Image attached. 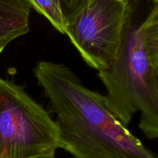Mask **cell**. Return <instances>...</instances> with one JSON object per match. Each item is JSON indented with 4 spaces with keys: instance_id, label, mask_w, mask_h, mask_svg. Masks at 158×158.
Masks as SVG:
<instances>
[{
    "instance_id": "obj_1",
    "label": "cell",
    "mask_w": 158,
    "mask_h": 158,
    "mask_svg": "<svg viewBox=\"0 0 158 158\" xmlns=\"http://www.w3.org/2000/svg\"><path fill=\"white\" fill-rule=\"evenodd\" d=\"M34 75L56 115L59 148L72 158H157L67 66L40 61Z\"/></svg>"
},
{
    "instance_id": "obj_2",
    "label": "cell",
    "mask_w": 158,
    "mask_h": 158,
    "mask_svg": "<svg viewBox=\"0 0 158 158\" xmlns=\"http://www.w3.org/2000/svg\"><path fill=\"white\" fill-rule=\"evenodd\" d=\"M106 106L124 127L140 113L139 127L148 139L158 137V0L140 15L131 4L117 56L99 71Z\"/></svg>"
},
{
    "instance_id": "obj_3",
    "label": "cell",
    "mask_w": 158,
    "mask_h": 158,
    "mask_svg": "<svg viewBox=\"0 0 158 158\" xmlns=\"http://www.w3.org/2000/svg\"><path fill=\"white\" fill-rule=\"evenodd\" d=\"M59 131L24 88L0 77V158H33L56 152Z\"/></svg>"
},
{
    "instance_id": "obj_4",
    "label": "cell",
    "mask_w": 158,
    "mask_h": 158,
    "mask_svg": "<svg viewBox=\"0 0 158 158\" xmlns=\"http://www.w3.org/2000/svg\"><path fill=\"white\" fill-rule=\"evenodd\" d=\"M130 6L127 0H89L67 22L65 34L97 72L107 69L117 56Z\"/></svg>"
},
{
    "instance_id": "obj_5",
    "label": "cell",
    "mask_w": 158,
    "mask_h": 158,
    "mask_svg": "<svg viewBox=\"0 0 158 158\" xmlns=\"http://www.w3.org/2000/svg\"><path fill=\"white\" fill-rule=\"evenodd\" d=\"M31 8L28 0H0V42L29 32Z\"/></svg>"
},
{
    "instance_id": "obj_6",
    "label": "cell",
    "mask_w": 158,
    "mask_h": 158,
    "mask_svg": "<svg viewBox=\"0 0 158 158\" xmlns=\"http://www.w3.org/2000/svg\"><path fill=\"white\" fill-rule=\"evenodd\" d=\"M31 7L46 17L54 28L61 33L66 32L67 21L60 0H28Z\"/></svg>"
},
{
    "instance_id": "obj_7",
    "label": "cell",
    "mask_w": 158,
    "mask_h": 158,
    "mask_svg": "<svg viewBox=\"0 0 158 158\" xmlns=\"http://www.w3.org/2000/svg\"><path fill=\"white\" fill-rule=\"evenodd\" d=\"M66 21L72 19L89 0H60Z\"/></svg>"
},
{
    "instance_id": "obj_8",
    "label": "cell",
    "mask_w": 158,
    "mask_h": 158,
    "mask_svg": "<svg viewBox=\"0 0 158 158\" xmlns=\"http://www.w3.org/2000/svg\"><path fill=\"white\" fill-rule=\"evenodd\" d=\"M55 153L56 152H51L49 154H43V155L39 156V157H33V158H55Z\"/></svg>"
},
{
    "instance_id": "obj_9",
    "label": "cell",
    "mask_w": 158,
    "mask_h": 158,
    "mask_svg": "<svg viewBox=\"0 0 158 158\" xmlns=\"http://www.w3.org/2000/svg\"><path fill=\"white\" fill-rule=\"evenodd\" d=\"M9 43H8V42H0V54H1V52L3 51V49H5V47H6Z\"/></svg>"
},
{
    "instance_id": "obj_10",
    "label": "cell",
    "mask_w": 158,
    "mask_h": 158,
    "mask_svg": "<svg viewBox=\"0 0 158 158\" xmlns=\"http://www.w3.org/2000/svg\"><path fill=\"white\" fill-rule=\"evenodd\" d=\"M127 1H131V0H127Z\"/></svg>"
}]
</instances>
